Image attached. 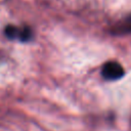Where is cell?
<instances>
[{
    "label": "cell",
    "instance_id": "cell-4",
    "mask_svg": "<svg viewBox=\"0 0 131 131\" xmlns=\"http://www.w3.org/2000/svg\"><path fill=\"white\" fill-rule=\"evenodd\" d=\"M32 36H33V33H32L31 29L30 28H24V29H20L18 39L23 42H27L32 38Z\"/></svg>",
    "mask_w": 131,
    "mask_h": 131
},
{
    "label": "cell",
    "instance_id": "cell-1",
    "mask_svg": "<svg viewBox=\"0 0 131 131\" xmlns=\"http://www.w3.org/2000/svg\"><path fill=\"white\" fill-rule=\"evenodd\" d=\"M101 75L105 80H108V81L118 80L123 77L124 69L117 61H108L104 63V66L102 67Z\"/></svg>",
    "mask_w": 131,
    "mask_h": 131
},
{
    "label": "cell",
    "instance_id": "cell-2",
    "mask_svg": "<svg viewBox=\"0 0 131 131\" xmlns=\"http://www.w3.org/2000/svg\"><path fill=\"white\" fill-rule=\"evenodd\" d=\"M131 33V15L122 19L112 28V34L114 35H125Z\"/></svg>",
    "mask_w": 131,
    "mask_h": 131
},
{
    "label": "cell",
    "instance_id": "cell-3",
    "mask_svg": "<svg viewBox=\"0 0 131 131\" xmlns=\"http://www.w3.org/2000/svg\"><path fill=\"white\" fill-rule=\"evenodd\" d=\"M19 32H20V29L14 27V26H7V27L4 29V34H5V36H6L7 38H9V39L18 38Z\"/></svg>",
    "mask_w": 131,
    "mask_h": 131
}]
</instances>
